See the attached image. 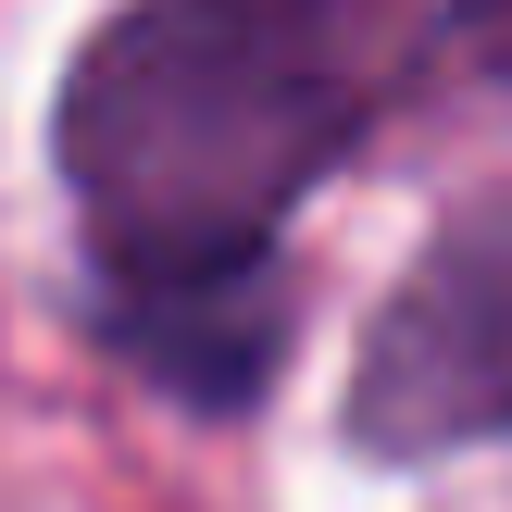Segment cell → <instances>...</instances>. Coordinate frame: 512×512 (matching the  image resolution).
Masks as SVG:
<instances>
[{
	"instance_id": "3957f363",
	"label": "cell",
	"mask_w": 512,
	"mask_h": 512,
	"mask_svg": "<svg viewBox=\"0 0 512 512\" xmlns=\"http://www.w3.org/2000/svg\"><path fill=\"white\" fill-rule=\"evenodd\" d=\"M425 75H438V88L512 100V0H463V13H438V25H425Z\"/></svg>"
},
{
	"instance_id": "6da1fadb",
	"label": "cell",
	"mask_w": 512,
	"mask_h": 512,
	"mask_svg": "<svg viewBox=\"0 0 512 512\" xmlns=\"http://www.w3.org/2000/svg\"><path fill=\"white\" fill-rule=\"evenodd\" d=\"M413 75L425 0H125L50 100L113 363L188 413H250L288 350V213Z\"/></svg>"
},
{
	"instance_id": "7a4b0ae2",
	"label": "cell",
	"mask_w": 512,
	"mask_h": 512,
	"mask_svg": "<svg viewBox=\"0 0 512 512\" xmlns=\"http://www.w3.org/2000/svg\"><path fill=\"white\" fill-rule=\"evenodd\" d=\"M488 438H512V188H475L425 225L350 363V450L438 463Z\"/></svg>"
}]
</instances>
